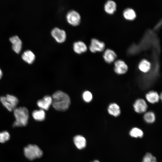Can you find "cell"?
<instances>
[{
  "mask_svg": "<svg viewBox=\"0 0 162 162\" xmlns=\"http://www.w3.org/2000/svg\"><path fill=\"white\" fill-rule=\"evenodd\" d=\"M52 104L57 110L64 111L67 110L70 104V99L66 93L61 91L55 92L52 97Z\"/></svg>",
  "mask_w": 162,
  "mask_h": 162,
  "instance_id": "obj_1",
  "label": "cell"
},
{
  "mask_svg": "<svg viewBox=\"0 0 162 162\" xmlns=\"http://www.w3.org/2000/svg\"><path fill=\"white\" fill-rule=\"evenodd\" d=\"M15 121L14 122V127L26 126L28 124L29 118L28 110L24 107L16 108L14 110Z\"/></svg>",
  "mask_w": 162,
  "mask_h": 162,
  "instance_id": "obj_2",
  "label": "cell"
},
{
  "mask_svg": "<svg viewBox=\"0 0 162 162\" xmlns=\"http://www.w3.org/2000/svg\"><path fill=\"white\" fill-rule=\"evenodd\" d=\"M24 152L25 156L30 160L40 158L43 154L41 150L34 145H29L24 148Z\"/></svg>",
  "mask_w": 162,
  "mask_h": 162,
  "instance_id": "obj_3",
  "label": "cell"
},
{
  "mask_svg": "<svg viewBox=\"0 0 162 162\" xmlns=\"http://www.w3.org/2000/svg\"><path fill=\"white\" fill-rule=\"evenodd\" d=\"M0 101L3 106L10 112L16 108L19 102L16 97L9 94H7L6 97H0Z\"/></svg>",
  "mask_w": 162,
  "mask_h": 162,
  "instance_id": "obj_4",
  "label": "cell"
},
{
  "mask_svg": "<svg viewBox=\"0 0 162 162\" xmlns=\"http://www.w3.org/2000/svg\"><path fill=\"white\" fill-rule=\"evenodd\" d=\"M66 19L70 25L73 26H76L80 24L81 18L78 12L74 10H71L67 13Z\"/></svg>",
  "mask_w": 162,
  "mask_h": 162,
  "instance_id": "obj_5",
  "label": "cell"
},
{
  "mask_svg": "<svg viewBox=\"0 0 162 162\" xmlns=\"http://www.w3.org/2000/svg\"><path fill=\"white\" fill-rule=\"evenodd\" d=\"M51 34L52 38L58 43H63L66 39L67 34L65 31L58 27L54 28Z\"/></svg>",
  "mask_w": 162,
  "mask_h": 162,
  "instance_id": "obj_6",
  "label": "cell"
},
{
  "mask_svg": "<svg viewBox=\"0 0 162 162\" xmlns=\"http://www.w3.org/2000/svg\"><path fill=\"white\" fill-rule=\"evenodd\" d=\"M105 46V44L104 42L94 38L91 39L89 48L91 52L94 53L103 51Z\"/></svg>",
  "mask_w": 162,
  "mask_h": 162,
  "instance_id": "obj_7",
  "label": "cell"
},
{
  "mask_svg": "<svg viewBox=\"0 0 162 162\" xmlns=\"http://www.w3.org/2000/svg\"><path fill=\"white\" fill-rule=\"evenodd\" d=\"M134 111L137 113H142L146 112L148 105L146 101L143 99L137 100L133 105Z\"/></svg>",
  "mask_w": 162,
  "mask_h": 162,
  "instance_id": "obj_8",
  "label": "cell"
},
{
  "mask_svg": "<svg viewBox=\"0 0 162 162\" xmlns=\"http://www.w3.org/2000/svg\"><path fill=\"white\" fill-rule=\"evenodd\" d=\"M114 70L118 74H123L126 73L128 70L127 64L123 60H118L115 62Z\"/></svg>",
  "mask_w": 162,
  "mask_h": 162,
  "instance_id": "obj_9",
  "label": "cell"
},
{
  "mask_svg": "<svg viewBox=\"0 0 162 162\" xmlns=\"http://www.w3.org/2000/svg\"><path fill=\"white\" fill-rule=\"evenodd\" d=\"M52 98L50 96L46 95L42 99L39 100L37 102L38 106L41 109L47 110L52 104Z\"/></svg>",
  "mask_w": 162,
  "mask_h": 162,
  "instance_id": "obj_10",
  "label": "cell"
},
{
  "mask_svg": "<svg viewBox=\"0 0 162 162\" xmlns=\"http://www.w3.org/2000/svg\"><path fill=\"white\" fill-rule=\"evenodd\" d=\"M10 42L12 44V48L13 50L17 53H19L22 49V42L18 36H15L10 39Z\"/></svg>",
  "mask_w": 162,
  "mask_h": 162,
  "instance_id": "obj_11",
  "label": "cell"
},
{
  "mask_svg": "<svg viewBox=\"0 0 162 162\" xmlns=\"http://www.w3.org/2000/svg\"><path fill=\"white\" fill-rule=\"evenodd\" d=\"M73 49L76 54H80L86 52L87 47L83 42L78 41L75 42L73 44Z\"/></svg>",
  "mask_w": 162,
  "mask_h": 162,
  "instance_id": "obj_12",
  "label": "cell"
},
{
  "mask_svg": "<svg viewBox=\"0 0 162 162\" xmlns=\"http://www.w3.org/2000/svg\"><path fill=\"white\" fill-rule=\"evenodd\" d=\"M117 56L115 52L110 49H107L104 51L103 57L105 61L108 64L113 62L116 58Z\"/></svg>",
  "mask_w": 162,
  "mask_h": 162,
  "instance_id": "obj_13",
  "label": "cell"
},
{
  "mask_svg": "<svg viewBox=\"0 0 162 162\" xmlns=\"http://www.w3.org/2000/svg\"><path fill=\"white\" fill-rule=\"evenodd\" d=\"M73 141L76 147L80 150L84 148L86 145V140L82 135H77L75 136L74 137Z\"/></svg>",
  "mask_w": 162,
  "mask_h": 162,
  "instance_id": "obj_14",
  "label": "cell"
},
{
  "mask_svg": "<svg viewBox=\"0 0 162 162\" xmlns=\"http://www.w3.org/2000/svg\"><path fill=\"white\" fill-rule=\"evenodd\" d=\"M117 5L116 3L112 0L107 1L105 3L104 9L106 13L109 14H112L116 11Z\"/></svg>",
  "mask_w": 162,
  "mask_h": 162,
  "instance_id": "obj_15",
  "label": "cell"
},
{
  "mask_svg": "<svg viewBox=\"0 0 162 162\" xmlns=\"http://www.w3.org/2000/svg\"><path fill=\"white\" fill-rule=\"evenodd\" d=\"M107 111L110 115L115 117L118 116L121 113L119 106L115 103H112L109 105Z\"/></svg>",
  "mask_w": 162,
  "mask_h": 162,
  "instance_id": "obj_16",
  "label": "cell"
},
{
  "mask_svg": "<svg viewBox=\"0 0 162 162\" xmlns=\"http://www.w3.org/2000/svg\"><path fill=\"white\" fill-rule=\"evenodd\" d=\"M146 98L149 103L154 104L158 102L160 99V96L156 92L151 91L146 95Z\"/></svg>",
  "mask_w": 162,
  "mask_h": 162,
  "instance_id": "obj_17",
  "label": "cell"
},
{
  "mask_svg": "<svg viewBox=\"0 0 162 162\" xmlns=\"http://www.w3.org/2000/svg\"><path fill=\"white\" fill-rule=\"evenodd\" d=\"M151 65L150 62L146 59L142 60L138 64V68L142 72L147 73L151 68Z\"/></svg>",
  "mask_w": 162,
  "mask_h": 162,
  "instance_id": "obj_18",
  "label": "cell"
},
{
  "mask_svg": "<svg viewBox=\"0 0 162 162\" xmlns=\"http://www.w3.org/2000/svg\"><path fill=\"white\" fill-rule=\"evenodd\" d=\"M22 58L25 62L29 64H31L35 59V56L32 51L27 50L22 54Z\"/></svg>",
  "mask_w": 162,
  "mask_h": 162,
  "instance_id": "obj_19",
  "label": "cell"
},
{
  "mask_svg": "<svg viewBox=\"0 0 162 162\" xmlns=\"http://www.w3.org/2000/svg\"><path fill=\"white\" fill-rule=\"evenodd\" d=\"M123 16L126 20L132 21L136 18V15L135 11L133 9L128 8L124 10Z\"/></svg>",
  "mask_w": 162,
  "mask_h": 162,
  "instance_id": "obj_20",
  "label": "cell"
},
{
  "mask_svg": "<svg viewBox=\"0 0 162 162\" xmlns=\"http://www.w3.org/2000/svg\"><path fill=\"white\" fill-rule=\"evenodd\" d=\"M32 114L33 118L37 121H42L45 118V113L44 110L41 109L34 110Z\"/></svg>",
  "mask_w": 162,
  "mask_h": 162,
  "instance_id": "obj_21",
  "label": "cell"
},
{
  "mask_svg": "<svg viewBox=\"0 0 162 162\" xmlns=\"http://www.w3.org/2000/svg\"><path fill=\"white\" fill-rule=\"evenodd\" d=\"M143 118L147 123H152L155 120V116L154 113L151 111L146 112L143 116Z\"/></svg>",
  "mask_w": 162,
  "mask_h": 162,
  "instance_id": "obj_22",
  "label": "cell"
},
{
  "mask_svg": "<svg viewBox=\"0 0 162 162\" xmlns=\"http://www.w3.org/2000/svg\"><path fill=\"white\" fill-rule=\"evenodd\" d=\"M130 135L134 138H142L143 135L142 131L140 129L135 127L132 128L129 132Z\"/></svg>",
  "mask_w": 162,
  "mask_h": 162,
  "instance_id": "obj_23",
  "label": "cell"
},
{
  "mask_svg": "<svg viewBox=\"0 0 162 162\" xmlns=\"http://www.w3.org/2000/svg\"><path fill=\"white\" fill-rule=\"evenodd\" d=\"M142 162H157L156 158L151 154L147 153L144 156Z\"/></svg>",
  "mask_w": 162,
  "mask_h": 162,
  "instance_id": "obj_24",
  "label": "cell"
},
{
  "mask_svg": "<svg viewBox=\"0 0 162 162\" xmlns=\"http://www.w3.org/2000/svg\"><path fill=\"white\" fill-rule=\"evenodd\" d=\"M10 138L9 133L7 131L0 132V142L4 143L8 140Z\"/></svg>",
  "mask_w": 162,
  "mask_h": 162,
  "instance_id": "obj_25",
  "label": "cell"
},
{
  "mask_svg": "<svg viewBox=\"0 0 162 162\" xmlns=\"http://www.w3.org/2000/svg\"><path fill=\"white\" fill-rule=\"evenodd\" d=\"M83 98L84 100L86 102H90L92 99V94L88 91H86L83 94Z\"/></svg>",
  "mask_w": 162,
  "mask_h": 162,
  "instance_id": "obj_26",
  "label": "cell"
},
{
  "mask_svg": "<svg viewBox=\"0 0 162 162\" xmlns=\"http://www.w3.org/2000/svg\"><path fill=\"white\" fill-rule=\"evenodd\" d=\"M2 75V70L0 69V79L1 78Z\"/></svg>",
  "mask_w": 162,
  "mask_h": 162,
  "instance_id": "obj_27",
  "label": "cell"
},
{
  "mask_svg": "<svg viewBox=\"0 0 162 162\" xmlns=\"http://www.w3.org/2000/svg\"><path fill=\"white\" fill-rule=\"evenodd\" d=\"M92 162H100L99 161L97 160H94L93 161H92Z\"/></svg>",
  "mask_w": 162,
  "mask_h": 162,
  "instance_id": "obj_28",
  "label": "cell"
}]
</instances>
